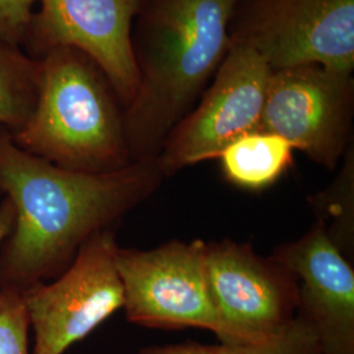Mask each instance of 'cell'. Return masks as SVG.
<instances>
[{"instance_id":"obj_15","label":"cell","mask_w":354,"mask_h":354,"mask_svg":"<svg viewBox=\"0 0 354 354\" xmlns=\"http://www.w3.org/2000/svg\"><path fill=\"white\" fill-rule=\"evenodd\" d=\"M140 354H323L317 335L301 317L270 340L256 344H201L187 342L147 345Z\"/></svg>"},{"instance_id":"obj_1","label":"cell","mask_w":354,"mask_h":354,"mask_svg":"<svg viewBox=\"0 0 354 354\" xmlns=\"http://www.w3.org/2000/svg\"><path fill=\"white\" fill-rule=\"evenodd\" d=\"M165 178L156 159L104 174L66 169L24 151L0 127V196L15 210L0 244V289L23 292L58 277L86 241L115 228Z\"/></svg>"},{"instance_id":"obj_18","label":"cell","mask_w":354,"mask_h":354,"mask_svg":"<svg viewBox=\"0 0 354 354\" xmlns=\"http://www.w3.org/2000/svg\"><path fill=\"white\" fill-rule=\"evenodd\" d=\"M13 222H15V210H13L12 203L8 198L3 197V201L0 203V244L12 230Z\"/></svg>"},{"instance_id":"obj_2","label":"cell","mask_w":354,"mask_h":354,"mask_svg":"<svg viewBox=\"0 0 354 354\" xmlns=\"http://www.w3.org/2000/svg\"><path fill=\"white\" fill-rule=\"evenodd\" d=\"M239 0H142L131 36L140 84L124 111L131 160L156 159L230 46Z\"/></svg>"},{"instance_id":"obj_10","label":"cell","mask_w":354,"mask_h":354,"mask_svg":"<svg viewBox=\"0 0 354 354\" xmlns=\"http://www.w3.org/2000/svg\"><path fill=\"white\" fill-rule=\"evenodd\" d=\"M26 53L38 58L55 48L86 54L109 80L124 111L134 100L140 76L134 58L133 24L142 0H36Z\"/></svg>"},{"instance_id":"obj_16","label":"cell","mask_w":354,"mask_h":354,"mask_svg":"<svg viewBox=\"0 0 354 354\" xmlns=\"http://www.w3.org/2000/svg\"><path fill=\"white\" fill-rule=\"evenodd\" d=\"M29 330L23 294L0 289V354H30Z\"/></svg>"},{"instance_id":"obj_5","label":"cell","mask_w":354,"mask_h":354,"mask_svg":"<svg viewBox=\"0 0 354 354\" xmlns=\"http://www.w3.org/2000/svg\"><path fill=\"white\" fill-rule=\"evenodd\" d=\"M273 71L251 46L230 38L200 102L169 133L156 160L165 177L218 159L230 143L257 131Z\"/></svg>"},{"instance_id":"obj_4","label":"cell","mask_w":354,"mask_h":354,"mask_svg":"<svg viewBox=\"0 0 354 354\" xmlns=\"http://www.w3.org/2000/svg\"><path fill=\"white\" fill-rule=\"evenodd\" d=\"M115 266L127 322L145 328L221 333L206 272V241H171L152 248L118 247Z\"/></svg>"},{"instance_id":"obj_9","label":"cell","mask_w":354,"mask_h":354,"mask_svg":"<svg viewBox=\"0 0 354 354\" xmlns=\"http://www.w3.org/2000/svg\"><path fill=\"white\" fill-rule=\"evenodd\" d=\"M231 38L273 73L310 64L353 73L354 0H256Z\"/></svg>"},{"instance_id":"obj_11","label":"cell","mask_w":354,"mask_h":354,"mask_svg":"<svg viewBox=\"0 0 354 354\" xmlns=\"http://www.w3.org/2000/svg\"><path fill=\"white\" fill-rule=\"evenodd\" d=\"M272 257L298 279V310L323 354H354V269L324 228L276 248Z\"/></svg>"},{"instance_id":"obj_14","label":"cell","mask_w":354,"mask_h":354,"mask_svg":"<svg viewBox=\"0 0 354 354\" xmlns=\"http://www.w3.org/2000/svg\"><path fill=\"white\" fill-rule=\"evenodd\" d=\"M38 61L0 39V127L11 133L26 124L37 99Z\"/></svg>"},{"instance_id":"obj_7","label":"cell","mask_w":354,"mask_h":354,"mask_svg":"<svg viewBox=\"0 0 354 354\" xmlns=\"http://www.w3.org/2000/svg\"><path fill=\"white\" fill-rule=\"evenodd\" d=\"M353 73L310 64L274 71L257 131L288 140L329 171L353 143Z\"/></svg>"},{"instance_id":"obj_17","label":"cell","mask_w":354,"mask_h":354,"mask_svg":"<svg viewBox=\"0 0 354 354\" xmlns=\"http://www.w3.org/2000/svg\"><path fill=\"white\" fill-rule=\"evenodd\" d=\"M36 0H0V39L24 46Z\"/></svg>"},{"instance_id":"obj_6","label":"cell","mask_w":354,"mask_h":354,"mask_svg":"<svg viewBox=\"0 0 354 354\" xmlns=\"http://www.w3.org/2000/svg\"><path fill=\"white\" fill-rule=\"evenodd\" d=\"M115 228L86 241L55 279L23 291L33 354H64L124 307L115 253Z\"/></svg>"},{"instance_id":"obj_13","label":"cell","mask_w":354,"mask_h":354,"mask_svg":"<svg viewBox=\"0 0 354 354\" xmlns=\"http://www.w3.org/2000/svg\"><path fill=\"white\" fill-rule=\"evenodd\" d=\"M337 176L326 189L308 197V203L317 216V223L324 228L339 251L354 263V145L342 159Z\"/></svg>"},{"instance_id":"obj_8","label":"cell","mask_w":354,"mask_h":354,"mask_svg":"<svg viewBox=\"0 0 354 354\" xmlns=\"http://www.w3.org/2000/svg\"><path fill=\"white\" fill-rule=\"evenodd\" d=\"M206 272L219 319V342H264L297 317L298 279L248 243H206Z\"/></svg>"},{"instance_id":"obj_12","label":"cell","mask_w":354,"mask_h":354,"mask_svg":"<svg viewBox=\"0 0 354 354\" xmlns=\"http://www.w3.org/2000/svg\"><path fill=\"white\" fill-rule=\"evenodd\" d=\"M292 151V146L282 137L252 131L230 143L218 159L230 183L259 190L270 187L288 171Z\"/></svg>"},{"instance_id":"obj_3","label":"cell","mask_w":354,"mask_h":354,"mask_svg":"<svg viewBox=\"0 0 354 354\" xmlns=\"http://www.w3.org/2000/svg\"><path fill=\"white\" fill-rule=\"evenodd\" d=\"M36 59L37 99L26 124L11 133L13 142L76 172L104 174L130 165L124 108L99 66L71 48Z\"/></svg>"}]
</instances>
